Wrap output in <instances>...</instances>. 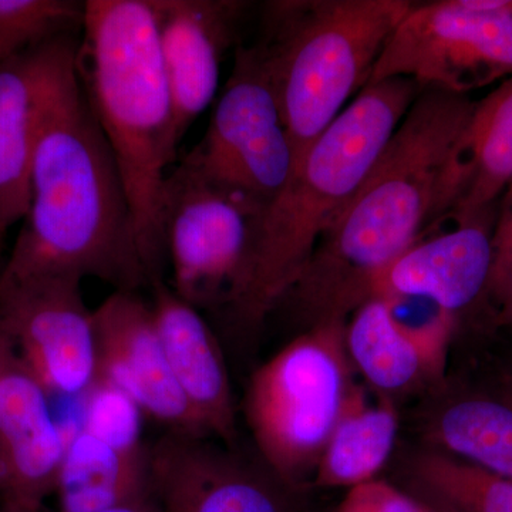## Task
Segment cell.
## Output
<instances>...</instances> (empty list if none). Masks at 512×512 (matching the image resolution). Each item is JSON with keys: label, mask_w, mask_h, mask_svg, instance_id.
Instances as JSON below:
<instances>
[{"label": "cell", "mask_w": 512, "mask_h": 512, "mask_svg": "<svg viewBox=\"0 0 512 512\" xmlns=\"http://www.w3.org/2000/svg\"><path fill=\"white\" fill-rule=\"evenodd\" d=\"M488 295L500 303L503 316L512 322V202H503L494 222L493 268Z\"/></svg>", "instance_id": "cell-26"}, {"label": "cell", "mask_w": 512, "mask_h": 512, "mask_svg": "<svg viewBox=\"0 0 512 512\" xmlns=\"http://www.w3.org/2000/svg\"><path fill=\"white\" fill-rule=\"evenodd\" d=\"M103 512H161L154 495L131 501V503L119 505Z\"/></svg>", "instance_id": "cell-28"}, {"label": "cell", "mask_w": 512, "mask_h": 512, "mask_svg": "<svg viewBox=\"0 0 512 512\" xmlns=\"http://www.w3.org/2000/svg\"><path fill=\"white\" fill-rule=\"evenodd\" d=\"M421 504L393 485L373 480L350 488L338 512H420Z\"/></svg>", "instance_id": "cell-27"}, {"label": "cell", "mask_w": 512, "mask_h": 512, "mask_svg": "<svg viewBox=\"0 0 512 512\" xmlns=\"http://www.w3.org/2000/svg\"><path fill=\"white\" fill-rule=\"evenodd\" d=\"M148 464L161 512H291L275 474L256 473L207 437L167 431L148 448Z\"/></svg>", "instance_id": "cell-12"}, {"label": "cell", "mask_w": 512, "mask_h": 512, "mask_svg": "<svg viewBox=\"0 0 512 512\" xmlns=\"http://www.w3.org/2000/svg\"><path fill=\"white\" fill-rule=\"evenodd\" d=\"M77 73L119 165L148 282L165 281L161 205L180 144L151 0L84 2Z\"/></svg>", "instance_id": "cell-3"}, {"label": "cell", "mask_w": 512, "mask_h": 512, "mask_svg": "<svg viewBox=\"0 0 512 512\" xmlns=\"http://www.w3.org/2000/svg\"><path fill=\"white\" fill-rule=\"evenodd\" d=\"M9 349V343L6 342L5 335L2 332V325H0V356Z\"/></svg>", "instance_id": "cell-29"}, {"label": "cell", "mask_w": 512, "mask_h": 512, "mask_svg": "<svg viewBox=\"0 0 512 512\" xmlns=\"http://www.w3.org/2000/svg\"><path fill=\"white\" fill-rule=\"evenodd\" d=\"M184 163L212 183L268 207L292 177L295 151L264 60L254 43L235 47L231 76L207 133Z\"/></svg>", "instance_id": "cell-9"}, {"label": "cell", "mask_w": 512, "mask_h": 512, "mask_svg": "<svg viewBox=\"0 0 512 512\" xmlns=\"http://www.w3.org/2000/svg\"><path fill=\"white\" fill-rule=\"evenodd\" d=\"M512 77V0L419 3L402 20L369 84L407 77L421 89L466 94Z\"/></svg>", "instance_id": "cell-8"}, {"label": "cell", "mask_w": 512, "mask_h": 512, "mask_svg": "<svg viewBox=\"0 0 512 512\" xmlns=\"http://www.w3.org/2000/svg\"><path fill=\"white\" fill-rule=\"evenodd\" d=\"M151 308L175 382L208 436L237 440V412L224 353L204 315L165 281L154 282Z\"/></svg>", "instance_id": "cell-17"}, {"label": "cell", "mask_w": 512, "mask_h": 512, "mask_svg": "<svg viewBox=\"0 0 512 512\" xmlns=\"http://www.w3.org/2000/svg\"><path fill=\"white\" fill-rule=\"evenodd\" d=\"M266 210L248 195L212 183L184 161L165 180L161 225L171 289L198 312H234L247 284Z\"/></svg>", "instance_id": "cell-7"}, {"label": "cell", "mask_w": 512, "mask_h": 512, "mask_svg": "<svg viewBox=\"0 0 512 512\" xmlns=\"http://www.w3.org/2000/svg\"><path fill=\"white\" fill-rule=\"evenodd\" d=\"M144 413L130 397L110 384L97 382L84 396L83 429L127 453H144Z\"/></svg>", "instance_id": "cell-25"}, {"label": "cell", "mask_w": 512, "mask_h": 512, "mask_svg": "<svg viewBox=\"0 0 512 512\" xmlns=\"http://www.w3.org/2000/svg\"><path fill=\"white\" fill-rule=\"evenodd\" d=\"M0 512H33V511L13 510V508L0 507Z\"/></svg>", "instance_id": "cell-31"}, {"label": "cell", "mask_w": 512, "mask_h": 512, "mask_svg": "<svg viewBox=\"0 0 512 512\" xmlns=\"http://www.w3.org/2000/svg\"><path fill=\"white\" fill-rule=\"evenodd\" d=\"M350 390L340 319L312 326L255 370L245 416L259 456L282 483L315 471Z\"/></svg>", "instance_id": "cell-6"}, {"label": "cell", "mask_w": 512, "mask_h": 512, "mask_svg": "<svg viewBox=\"0 0 512 512\" xmlns=\"http://www.w3.org/2000/svg\"><path fill=\"white\" fill-rule=\"evenodd\" d=\"M416 477L437 507L451 512H512V480L434 453L420 457Z\"/></svg>", "instance_id": "cell-23"}, {"label": "cell", "mask_w": 512, "mask_h": 512, "mask_svg": "<svg viewBox=\"0 0 512 512\" xmlns=\"http://www.w3.org/2000/svg\"><path fill=\"white\" fill-rule=\"evenodd\" d=\"M3 241H5V237H3L2 234H0V248H2Z\"/></svg>", "instance_id": "cell-32"}, {"label": "cell", "mask_w": 512, "mask_h": 512, "mask_svg": "<svg viewBox=\"0 0 512 512\" xmlns=\"http://www.w3.org/2000/svg\"><path fill=\"white\" fill-rule=\"evenodd\" d=\"M82 281L73 275L0 279L6 342L47 392L64 397H84L97 383L93 311Z\"/></svg>", "instance_id": "cell-10"}, {"label": "cell", "mask_w": 512, "mask_h": 512, "mask_svg": "<svg viewBox=\"0 0 512 512\" xmlns=\"http://www.w3.org/2000/svg\"><path fill=\"white\" fill-rule=\"evenodd\" d=\"M433 441L458 460L512 480V406L471 397L447 407L433 429Z\"/></svg>", "instance_id": "cell-22"}, {"label": "cell", "mask_w": 512, "mask_h": 512, "mask_svg": "<svg viewBox=\"0 0 512 512\" xmlns=\"http://www.w3.org/2000/svg\"><path fill=\"white\" fill-rule=\"evenodd\" d=\"M512 201V185L510 188H508L507 192H505L503 197V202H510Z\"/></svg>", "instance_id": "cell-30"}, {"label": "cell", "mask_w": 512, "mask_h": 512, "mask_svg": "<svg viewBox=\"0 0 512 512\" xmlns=\"http://www.w3.org/2000/svg\"><path fill=\"white\" fill-rule=\"evenodd\" d=\"M57 512H103L153 495L144 453H127L83 427L67 439L56 491Z\"/></svg>", "instance_id": "cell-19"}, {"label": "cell", "mask_w": 512, "mask_h": 512, "mask_svg": "<svg viewBox=\"0 0 512 512\" xmlns=\"http://www.w3.org/2000/svg\"><path fill=\"white\" fill-rule=\"evenodd\" d=\"M97 278L114 291L150 286L119 165L90 109L76 66L63 77L37 138L30 202L3 281Z\"/></svg>", "instance_id": "cell-1"}, {"label": "cell", "mask_w": 512, "mask_h": 512, "mask_svg": "<svg viewBox=\"0 0 512 512\" xmlns=\"http://www.w3.org/2000/svg\"><path fill=\"white\" fill-rule=\"evenodd\" d=\"M439 511L440 512H451V511H448V510H443V508H439Z\"/></svg>", "instance_id": "cell-34"}, {"label": "cell", "mask_w": 512, "mask_h": 512, "mask_svg": "<svg viewBox=\"0 0 512 512\" xmlns=\"http://www.w3.org/2000/svg\"><path fill=\"white\" fill-rule=\"evenodd\" d=\"M512 185V77L476 103L450 163L431 224L493 211Z\"/></svg>", "instance_id": "cell-18"}, {"label": "cell", "mask_w": 512, "mask_h": 512, "mask_svg": "<svg viewBox=\"0 0 512 512\" xmlns=\"http://www.w3.org/2000/svg\"><path fill=\"white\" fill-rule=\"evenodd\" d=\"M349 360L367 382L383 393L403 392L441 372L446 353L430 348L403 328L389 303L372 298L353 312L345 326Z\"/></svg>", "instance_id": "cell-20"}, {"label": "cell", "mask_w": 512, "mask_h": 512, "mask_svg": "<svg viewBox=\"0 0 512 512\" xmlns=\"http://www.w3.org/2000/svg\"><path fill=\"white\" fill-rule=\"evenodd\" d=\"M444 220L456 225L439 234H421L373 278L369 299H421L456 318L488 293L493 211Z\"/></svg>", "instance_id": "cell-13"}, {"label": "cell", "mask_w": 512, "mask_h": 512, "mask_svg": "<svg viewBox=\"0 0 512 512\" xmlns=\"http://www.w3.org/2000/svg\"><path fill=\"white\" fill-rule=\"evenodd\" d=\"M397 433L399 419L392 404H370L359 387H352L315 468V484L350 490L376 480L392 454Z\"/></svg>", "instance_id": "cell-21"}, {"label": "cell", "mask_w": 512, "mask_h": 512, "mask_svg": "<svg viewBox=\"0 0 512 512\" xmlns=\"http://www.w3.org/2000/svg\"><path fill=\"white\" fill-rule=\"evenodd\" d=\"M49 392L12 349L0 356V454L15 485L13 510L42 511L55 493L66 450Z\"/></svg>", "instance_id": "cell-16"}, {"label": "cell", "mask_w": 512, "mask_h": 512, "mask_svg": "<svg viewBox=\"0 0 512 512\" xmlns=\"http://www.w3.org/2000/svg\"><path fill=\"white\" fill-rule=\"evenodd\" d=\"M80 36H66L0 67V234L25 220L30 173L45 111L77 63Z\"/></svg>", "instance_id": "cell-14"}, {"label": "cell", "mask_w": 512, "mask_h": 512, "mask_svg": "<svg viewBox=\"0 0 512 512\" xmlns=\"http://www.w3.org/2000/svg\"><path fill=\"white\" fill-rule=\"evenodd\" d=\"M474 107L466 94L421 89L279 306L291 302L315 326L369 299L373 278L429 227Z\"/></svg>", "instance_id": "cell-2"}, {"label": "cell", "mask_w": 512, "mask_h": 512, "mask_svg": "<svg viewBox=\"0 0 512 512\" xmlns=\"http://www.w3.org/2000/svg\"><path fill=\"white\" fill-rule=\"evenodd\" d=\"M420 92L407 77L367 84L309 148L262 214L247 284L231 315L239 325L258 328L278 308Z\"/></svg>", "instance_id": "cell-4"}, {"label": "cell", "mask_w": 512, "mask_h": 512, "mask_svg": "<svg viewBox=\"0 0 512 512\" xmlns=\"http://www.w3.org/2000/svg\"><path fill=\"white\" fill-rule=\"evenodd\" d=\"M409 0H274L264 3L254 45L266 70L296 165L365 89ZM296 168V167H295Z\"/></svg>", "instance_id": "cell-5"}, {"label": "cell", "mask_w": 512, "mask_h": 512, "mask_svg": "<svg viewBox=\"0 0 512 512\" xmlns=\"http://www.w3.org/2000/svg\"><path fill=\"white\" fill-rule=\"evenodd\" d=\"M158 43L173 96L175 136L188 128L217 94L225 53L239 45L248 2L151 0Z\"/></svg>", "instance_id": "cell-15"}, {"label": "cell", "mask_w": 512, "mask_h": 512, "mask_svg": "<svg viewBox=\"0 0 512 512\" xmlns=\"http://www.w3.org/2000/svg\"><path fill=\"white\" fill-rule=\"evenodd\" d=\"M84 2L0 0V67L30 50L82 35Z\"/></svg>", "instance_id": "cell-24"}, {"label": "cell", "mask_w": 512, "mask_h": 512, "mask_svg": "<svg viewBox=\"0 0 512 512\" xmlns=\"http://www.w3.org/2000/svg\"><path fill=\"white\" fill-rule=\"evenodd\" d=\"M93 323L97 382L116 387L171 433L210 437L175 382L150 301L114 291L94 309Z\"/></svg>", "instance_id": "cell-11"}, {"label": "cell", "mask_w": 512, "mask_h": 512, "mask_svg": "<svg viewBox=\"0 0 512 512\" xmlns=\"http://www.w3.org/2000/svg\"><path fill=\"white\" fill-rule=\"evenodd\" d=\"M420 512H430V511L427 510V508L424 507V505H421V511Z\"/></svg>", "instance_id": "cell-33"}]
</instances>
